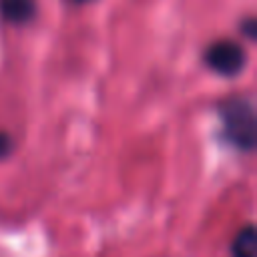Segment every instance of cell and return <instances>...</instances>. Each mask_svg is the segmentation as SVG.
Returning <instances> with one entry per match:
<instances>
[{"mask_svg":"<svg viewBox=\"0 0 257 257\" xmlns=\"http://www.w3.org/2000/svg\"><path fill=\"white\" fill-rule=\"evenodd\" d=\"M205 60L219 74H235L243 68L245 52L235 40H217L207 48Z\"/></svg>","mask_w":257,"mask_h":257,"instance_id":"obj_2","label":"cell"},{"mask_svg":"<svg viewBox=\"0 0 257 257\" xmlns=\"http://www.w3.org/2000/svg\"><path fill=\"white\" fill-rule=\"evenodd\" d=\"M76 2H84V0H76Z\"/></svg>","mask_w":257,"mask_h":257,"instance_id":"obj_6","label":"cell"},{"mask_svg":"<svg viewBox=\"0 0 257 257\" xmlns=\"http://www.w3.org/2000/svg\"><path fill=\"white\" fill-rule=\"evenodd\" d=\"M231 253L233 257H257V235L253 225H245L237 233L231 245Z\"/></svg>","mask_w":257,"mask_h":257,"instance_id":"obj_3","label":"cell"},{"mask_svg":"<svg viewBox=\"0 0 257 257\" xmlns=\"http://www.w3.org/2000/svg\"><path fill=\"white\" fill-rule=\"evenodd\" d=\"M0 10L4 18L12 22H24L34 12V0H0Z\"/></svg>","mask_w":257,"mask_h":257,"instance_id":"obj_4","label":"cell"},{"mask_svg":"<svg viewBox=\"0 0 257 257\" xmlns=\"http://www.w3.org/2000/svg\"><path fill=\"white\" fill-rule=\"evenodd\" d=\"M10 149H12V141H10V137H8L6 133H0V157L8 155Z\"/></svg>","mask_w":257,"mask_h":257,"instance_id":"obj_5","label":"cell"},{"mask_svg":"<svg viewBox=\"0 0 257 257\" xmlns=\"http://www.w3.org/2000/svg\"><path fill=\"white\" fill-rule=\"evenodd\" d=\"M221 118L227 139L239 149H253L255 145V112L247 98H229L221 106Z\"/></svg>","mask_w":257,"mask_h":257,"instance_id":"obj_1","label":"cell"}]
</instances>
